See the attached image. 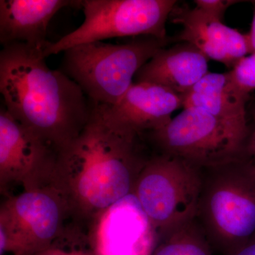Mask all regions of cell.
I'll use <instances>...</instances> for the list:
<instances>
[{
	"label": "cell",
	"instance_id": "6da1fadb",
	"mask_svg": "<svg viewBox=\"0 0 255 255\" xmlns=\"http://www.w3.org/2000/svg\"><path fill=\"white\" fill-rule=\"evenodd\" d=\"M91 101V100H90ZM88 122L58 152L53 181L71 206L75 221L90 224L133 193L149 155L145 135L110 124L92 102Z\"/></svg>",
	"mask_w": 255,
	"mask_h": 255
},
{
	"label": "cell",
	"instance_id": "7a4b0ae2",
	"mask_svg": "<svg viewBox=\"0 0 255 255\" xmlns=\"http://www.w3.org/2000/svg\"><path fill=\"white\" fill-rule=\"evenodd\" d=\"M45 48L21 42L3 46L0 92L11 117L59 152L86 125L92 102L68 75L48 68Z\"/></svg>",
	"mask_w": 255,
	"mask_h": 255
},
{
	"label": "cell",
	"instance_id": "3957f363",
	"mask_svg": "<svg viewBox=\"0 0 255 255\" xmlns=\"http://www.w3.org/2000/svg\"><path fill=\"white\" fill-rule=\"evenodd\" d=\"M173 42L171 37L140 36L121 44L98 41L79 45L64 52L60 70L92 102L114 106L133 84L140 69Z\"/></svg>",
	"mask_w": 255,
	"mask_h": 255
},
{
	"label": "cell",
	"instance_id": "277c9868",
	"mask_svg": "<svg viewBox=\"0 0 255 255\" xmlns=\"http://www.w3.org/2000/svg\"><path fill=\"white\" fill-rule=\"evenodd\" d=\"M196 221L213 250L228 255L255 236V171L244 159L204 169Z\"/></svg>",
	"mask_w": 255,
	"mask_h": 255
},
{
	"label": "cell",
	"instance_id": "5b68a950",
	"mask_svg": "<svg viewBox=\"0 0 255 255\" xmlns=\"http://www.w3.org/2000/svg\"><path fill=\"white\" fill-rule=\"evenodd\" d=\"M204 169L165 154L152 155L135 184L136 196L159 241L197 217Z\"/></svg>",
	"mask_w": 255,
	"mask_h": 255
},
{
	"label": "cell",
	"instance_id": "8992f818",
	"mask_svg": "<svg viewBox=\"0 0 255 255\" xmlns=\"http://www.w3.org/2000/svg\"><path fill=\"white\" fill-rule=\"evenodd\" d=\"M74 219L71 206L53 179L9 196L0 209V255H33L51 246Z\"/></svg>",
	"mask_w": 255,
	"mask_h": 255
},
{
	"label": "cell",
	"instance_id": "52a82bcc",
	"mask_svg": "<svg viewBox=\"0 0 255 255\" xmlns=\"http://www.w3.org/2000/svg\"><path fill=\"white\" fill-rule=\"evenodd\" d=\"M248 133V128L226 123L201 109L187 107L165 127L145 136L159 153L209 169L243 159Z\"/></svg>",
	"mask_w": 255,
	"mask_h": 255
},
{
	"label": "cell",
	"instance_id": "ba28073f",
	"mask_svg": "<svg viewBox=\"0 0 255 255\" xmlns=\"http://www.w3.org/2000/svg\"><path fill=\"white\" fill-rule=\"evenodd\" d=\"M175 0H81L85 21L59 41L48 43L46 58L73 47L119 37L167 38L165 25Z\"/></svg>",
	"mask_w": 255,
	"mask_h": 255
},
{
	"label": "cell",
	"instance_id": "9c48e42d",
	"mask_svg": "<svg viewBox=\"0 0 255 255\" xmlns=\"http://www.w3.org/2000/svg\"><path fill=\"white\" fill-rule=\"evenodd\" d=\"M58 151L11 117L0 110V190L11 186L31 189L53 179Z\"/></svg>",
	"mask_w": 255,
	"mask_h": 255
},
{
	"label": "cell",
	"instance_id": "30bf717a",
	"mask_svg": "<svg viewBox=\"0 0 255 255\" xmlns=\"http://www.w3.org/2000/svg\"><path fill=\"white\" fill-rule=\"evenodd\" d=\"M89 225L95 255H152L159 242L134 194L107 208Z\"/></svg>",
	"mask_w": 255,
	"mask_h": 255
},
{
	"label": "cell",
	"instance_id": "8fae6325",
	"mask_svg": "<svg viewBox=\"0 0 255 255\" xmlns=\"http://www.w3.org/2000/svg\"><path fill=\"white\" fill-rule=\"evenodd\" d=\"M100 106L110 124L146 135L165 127L172 113L183 107V99L160 85L134 82L117 105Z\"/></svg>",
	"mask_w": 255,
	"mask_h": 255
},
{
	"label": "cell",
	"instance_id": "7c38bea8",
	"mask_svg": "<svg viewBox=\"0 0 255 255\" xmlns=\"http://www.w3.org/2000/svg\"><path fill=\"white\" fill-rule=\"evenodd\" d=\"M172 20L183 27L174 37V41L191 43L209 60L233 68L242 58L252 53L248 34L223 24L222 20L199 8L177 11Z\"/></svg>",
	"mask_w": 255,
	"mask_h": 255
},
{
	"label": "cell",
	"instance_id": "4fadbf2b",
	"mask_svg": "<svg viewBox=\"0 0 255 255\" xmlns=\"http://www.w3.org/2000/svg\"><path fill=\"white\" fill-rule=\"evenodd\" d=\"M209 59L196 47L179 42L162 48L137 72L135 82H148L182 96L209 73Z\"/></svg>",
	"mask_w": 255,
	"mask_h": 255
},
{
	"label": "cell",
	"instance_id": "5bb4252c",
	"mask_svg": "<svg viewBox=\"0 0 255 255\" xmlns=\"http://www.w3.org/2000/svg\"><path fill=\"white\" fill-rule=\"evenodd\" d=\"M80 7L81 1L70 0H1L0 42L3 46L21 42L46 48L50 20L62 8Z\"/></svg>",
	"mask_w": 255,
	"mask_h": 255
},
{
	"label": "cell",
	"instance_id": "9a60e30c",
	"mask_svg": "<svg viewBox=\"0 0 255 255\" xmlns=\"http://www.w3.org/2000/svg\"><path fill=\"white\" fill-rule=\"evenodd\" d=\"M249 96L236 85L229 72H209L182 96L183 108L196 107L226 123L248 128L246 103Z\"/></svg>",
	"mask_w": 255,
	"mask_h": 255
},
{
	"label": "cell",
	"instance_id": "2e32d148",
	"mask_svg": "<svg viewBox=\"0 0 255 255\" xmlns=\"http://www.w3.org/2000/svg\"><path fill=\"white\" fill-rule=\"evenodd\" d=\"M152 255H213V248L196 219L161 240Z\"/></svg>",
	"mask_w": 255,
	"mask_h": 255
},
{
	"label": "cell",
	"instance_id": "e0dca14e",
	"mask_svg": "<svg viewBox=\"0 0 255 255\" xmlns=\"http://www.w3.org/2000/svg\"><path fill=\"white\" fill-rule=\"evenodd\" d=\"M85 236V234L82 232L81 227L77 226L76 223L72 227L69 226L63 236L49 248L33 255H95L91 247L87 249L82 248L83 247L80 248L90 241L88 234L87 237L77 248H75Z\"/></svg>",
	"mask_w": 255,
	"mask_h": 255
},
{
	"label": "cell",
	"instance_id": "ac0fdd59",
	"mask_svg": "<svg viewBox=\"0 0 255 255\" xmlns=\"http://www.w3.org/2000/svg\"><path fill=\"white\" fill-rule=\"evenodd\" d=\"M229 73L242 91L250 95L255 90V53L242 58Z\"/></svg>",
	"mask_w": 255,
	"mask_h": 255
},
{
	"label": "cell",
	"instance_id": "d6986e66",
	"mask_svg": "<svg viewBox=\"0 0 255 255\" xmlns=\"http://www.w3.org/2000/svg\"><path fill=\"white\" fill-rule=\"evenodd\" d=\"M196 7L199 8L204 12L222 20L226 10L233 4L241 2L236 0H196L194 1Z\"/></svg>",
	"mask_w": 255,
	"mask_h": 255
},
{
	"label": "cell",
	"instance_id": "ffe728a7",
	"mask_svg": "<svg viewBox=\"0 0 255 255\" xmlns=\"http://www.w3.org/2000/svg\"><path fill=\"white\" fill-rule=\"evenodd\" d=\"M228 255H255V236Z\"/></svg>",
	"mask_w": 255,
	"mask_h": 255
},
{
	"label": "cell",
	"instance_id": "44dd1931",
	"mask_svg": "<svg viewBox=\"0 0 255 255\" xmlns=\"http://www.w3.org/2000/svg\"><path fill=\"white\" fill-rule=\"evenodd\" d=\"M248 36L249 38L250 45H251L252 53H255V6L251 31L248 33Z\"/></svg>",
	"mask_w": 255,
	"mask_h": 255
},
{
	"label": "cell",
	"instance_id": "7402d4cb",
	"mask_svg": "<svg viewBox=\"0 0 255 255\" xmlns=\"http://www.w3.org/2000/svg\"><path fill=\"white\" fill-rule=\"evenodd\" d=\"M251 150L252 155L253 156V160H254V162H253V167H254V169L255 171V130L254 132H253V137H252L251 144Z\"/></svg>",
	"mask_w": 255,
	"mask_h": 255
}]
</instances>
